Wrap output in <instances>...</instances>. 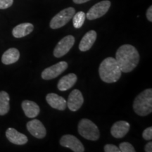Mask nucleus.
<instances>
[{
  "instance_id": "f257e3e1",
  "label": "nucleus",
  "mask_w": 152,
  "mask_h": 152,
  "mask_svg": "<svg viewBox=\"0 0 152 152\" xmlns=\"http://www.w3.org/2000/svg\"><path fill=\"white\" fill-rule=\"evenodd\" d=\"M115 60L123 73L132 71L140 62V54L134 47L130 45H123L118 49Z\"/></svg>"
},
{
  "instance_id": "f03ea898",
  "label": "nucleus",
  "mask_w": 152,
  "mask_h": 152,
  "mask_svg": "<svg viewBox=\"0 0 152 152\" xmlns=\"http://www.w3.org/2000/svg\"><path fill=\"white\" fill-rule=\"evenodd\" d=\"M99 73L102 80L106 83H113L121 78L122 71L115 58L107 57L101 63Z\"/></svg>"
},
{
  "instance_id": "7ed1b4c3",
  "label": "nucleus",
  "mask_w": 152,
  "mask_h": 152,
  "mask_svg": "<svg viewBox=\"0 0 152 152\" xmlns=\"http://www.w3.org/2000/svg\"><path fill=\"white\" fill-rule=\"evenodd\" d=\"M133 109L140 116H146L152 112V90L147 89L134 99Z\"/></svg>"
},
{
  "instance_id": "20e7f679",
  "label": "nucleus",
  "mask_w": 152,
  "mask_h": 152,
  "mask_svg": "<svg viewBox=\"0 0 152 152\" xmlns=\"http://www.w3.org/2000/svg\"><path fill=\"white\" fill-rule=\"evenodd\" d=\"M77 130L80 135L92 141H96L99 138V130L98 127L89 119H82L77 125Z\"/></svg>"
},
{
  "instance_id": "39448f33",
  "label": "nucleus",
  "mask_w": 152,
  "mask_h": 152,
  "mask_svg": "<svg viewBox=\"0 0 152 152\" xmlns=\"http://www.w3.org/2000/svg\"><path fill=\"white\" fill-rule=\"evenodd\" d=\"M75 14V10L73 7H68L61 11L51 20L49 23L50 28L52 29H58L63 27L71 20Z\"/></svg>"
},
{
  "instance_id": "423d86ee",
  "label": "nucleus",
  "mask_w": 152,
  "mask_h": 152,
  "mask_svg": "<svg viewBox=\"0 0 152 152\" xmlns=\"http://www.w3.org/2000/svg\"><path fill=\"white\" fill-rule=\"evenodd\" d=\"M111 7V1L109 0H104L96 3L88 11L86 17L88 20H95L104 16L108 12Z\"/></svg>"
},
{
  "instance_id": "0eeeda50",
  "label": "nucleus",
  "mask_w": 152,
  "mask_h": 152,
  "mask_svg": "<svg viewBox=\"0 0 152 152\" xmlns=\"http://www.w3.org/2000/svg\"><path fill=\"white\" fill-rule=\"evenodd\" d=\"M75 43V37L73 35H67L58 42L54 49V56L56 58L64 56L71 50Z\"/></svg>"
},
{
  "instance_id": "6e6552de",
  "label": "nucleus",
  "mask_w": 152,
  "mask_h": 152,
  "mask_svg": "<svg viewBox=\"0 0 152 152\" xmlns=\"http://www.w3.org/2000/svg\"><path fill=\"white\" fill-rule=\"evenodd\" d=\"M68 63L66 61H60L50 67L45 68L42 73V78L44 80H52L56 78L58 75L64 73L68 68Z\"/></svg>"
},
{
  "instance_id": "1a4fd4ad",
  "label": "nucleus",
  "mask_w": 152,
  "mask_h": 152,
  "mask_svg": "<svg viewBox=\"0 0 152 152\" xmlns=\"http://www.w3.org/2000/svg\"><path fill=\"white\" fill-rule=\"evenodd\" d=\"M60 144L64 147L69 148L74 152H84L85 147L76 137L72 134H65L60 140Z\"/></svg>"
},
{
  "instance_id": "9d476101",
  "label": "nucleus",
  "mask_w": 152,
  "mask_h": 152,
  "mask_svg": "<svg viewBox=\"0 0 152 152\" xmlns=\"http://www.w3.org/2000/svg\"><path fill=\"white\" fill-rule=\"evenodd\" d=\"M26 127L28 132L35 138L42 139L46 136V128L39 120L34 119L29 121L26 125Z\"/></svg>"
},
{
  "instance_id": "9b49d317",
  "label": "nucleus",
  "mask_w": 152,
  "mask_h": 152,
  "mask_svg": "<svg viewBox=\"0 0 152 152\" xmlns=\"http://www.w3.org/2000/svg\"><path fill=\"white\" fill-rule=\"evenodd\" d=\"M83 102L84 99L82 92L79 90H73L68 96L66 104L71 111H77L83 106Z\"/></svg>"
},
{
  "instance_id": "f8f14e48",
  "label": "nucleus",
  "mask_w": 152,
  "mask_h": 152,
  "mask_svg": "<svg viewBox=\"0 0 152 152\" xmlns=\"http://www.w3.org/2000/svg\"><path fill=\"white\" fill-rule=\"evenodd\" d=\"M130 128V125L125 121H120L115 123L111 128V135L113 137L123 138L128 134Z\"/></svg>"
},
{
  "instance_id": "ddd939ff",
  "label": "nucleus",
  "mask_w": 152,
  "mask_h": 152,
  "mask_svg": "<svg viewBox=\"0 0 152 152\" xmlns=\"http://www.w3.org/2000/svg\"><path fill=\"white\" fill-rule=\"evenodd\" d=\"M46 101L51 107L59 111H64L67 106L65 99L55 93H49L47 94Z\"/></svg>"
},
{
  "instance_id": "4468645a",
  "label": "nucleus",
  "mask_w": 152,
  "mask_h": 152,
  "mask_svg": "<svg viewBox=\"0 0 152 152\" xmlns=\"http://www.w3.org/2000/svg\"><path fill=\"white\" fill-rule=\"evenodd\" d=\"M6 137L11 143L17 145H23L28 141V137L25 134L19 132L16 129L9 128L6 131Z\"/></svg>"
},
{
  "instance_id": "2eb2a0df",
  "label": "nucleus",
  "mask_w": 152,
  "mask_h": 152,
  "mask_svg": "<svg viewBox=\"0 0 152 152\" xmlns=\"http://www.w3.org/2000/svg\"><path fill=\"white\" fill-rule=\"evenodd\" d=\"M96 31L94 30H90L82 38L80 42L79 45V49L81 52H87L92 48L96 39Z\"/></svg>"
},
{
  "instance_id": "dca6fc26",
  "label": "nucleus",
  "mask_w": 152,
  "mask_h": 152,
  "mask_svg": "<svg viewBox=\"0 0 152 152\" xmlns=\"http://www.w3.org/2000/svg\"><path fill=\"white\" fill-rule=\"evenodd\" d=\"M25 115L30 118H33L39 115L40 109L39 106L33 101L24 100L21 104Z\"/></svg>"
},
{
  "instance_id": "f3484780",
  "label": "nucleus",
  "mask_w": 152,
  "mask_h": 152,
  "mask_svg": "<svg viewBox=\"0 0 152 152\" xmlns=\"http://www.w3.org/2000/svg\"><path fill=\"white\" fill-rule=\"evenodd\" d=\"M77 75L74 73H69L61 78L58 81L57 87L60 91H66L71 89L77 82Z\"/></svg>"
},
{
  "instance_id": "a211bd4d",
  "label": "nucleus",
  "mask_w": 152,
  "mask_h": 152,
  "mask_svg": "<svg viewBox=\"0 0 152 152\" xmlns=\"http://www.w3.org/2000/svg\"><path fill=\"white\" fill-rule=\"evenodd\" d=\"M34 26L30 23H24L16 26L12 30V35L16 38L26 37L33 31Z\"/></svg>"
},
{
  "instance_id": "6ab92c4d",
  "label": "nucleus",
  "mask_w": 152,
  "mask_h": 152,
  "mask_svg": "<svg viewBox=\"0 0 152 152\" xmlns=\"http://www.w3.org/2000/svg\"><path fill=\"white\" fill-rule=\"evenodd\" d=\"M20 58V52L16 48L7 49L1 56V62L5 65H10L18 61Z\"/></svg>"
},
{
  "instance_id": "aec40b11",
  "label": "nucleus",
  "mask_w": 152,
  "mask_h": 152,
  "mask_svg": "<svg viewBox=\"0 0 152 152\" xmlns=\"http://www.w3.org/2000/svg\"><path fill=\"white\" fill-rule=\"evenodd\" d=\"M10 97L7 92L4 91L0 92V115H4L10 109L9 105Z\"/></svg>"
},
{
  "instance_id": "412c9836",
  "label": "nucleus",
  "mask_w": 152,
  "mask_h": 152,
  "mask_svg": "<svg viewBox=\"0 0 152 152\" xmlns=\"http://www.w3.org/2000/svg\"><path fill=\"white\" fill-rule=\"evenodd\" d=\"M85 18H86V14L83 11H79V12L74 14L73 18H72L74 28H77V29L80 28L84 24Z\"/></svg>"
},
{
  "instance_id": "4be33fe9",
  "label": "nucleus",
  "mask_w": 152,
  "mask_h": 152,
  "mask_svg": "<svg viewBox=\"0 0 152 152\" xmlns=\"http://www.w3.org/2000/svg\"><path fill=\"white\" fill-rule=\"evenodd\" d=\"M119 149L121 152H135L133 146L129 142H122L119 144Z\"/></svg>"
},
{
  "instance_id": "5701e85b",
  "label": "nucleus",
  "mask_w": 152,
  "mask_h": 152,
  "mask_svg": "<svg viewBox=\"0 0 152 152\" xmlns=\"http://www.w3.org/2000/svg\"><path fill=\"white\" fill-rule=\"evenodd\" d=\"M142 137L145 140L149 141L151 140L152 139V128L151 127H149V128H146L145 130L142 132Z\"/></svg>"
},
{
  "instance_id": "b1692460",
  "label": "nucleus",
  "mask_w": 152,
  "mask_h": 152,
  "mask_svg": "<svg viewBox=\"0 0 152 152\" xmlns=\"http://www.w3.org/2000/svg\"><path fill=\"white\" fill-rule=\"evenodd\" d=\"M104 150L105 152H121L118 147L111 144H106L104 147Z\"/></svg>"
},
{
  "instance_id": "393cba45",
  "label": "nucleus",
  "mask_w": 152,
  "mask_h": 152,
  "mask_svg": "<svg viewBox=\"0 0 152 152\" xmlns=\"http://www.w3.org/2000/svg\"><path fill=\"white\" fill-rule=\"evenodd\" d=\"M14 0H0V9H6L11 7Z\"/></svg>"
},
{
  "instance_id": "a878e982",
  "label": "nucleus",
  "mask_w": 152,
  "mask_h": 152,
  "mask_svg": "<svg viewBox=\"0 0 152 152\" xmlns=\"http://www.w3.org/2000/svg\"><path fill=\"white\" fill-rule=\"evenodd\" d=\"M147 18L150 22L152 21V7L150 6L147 11Z\"/></svg>"
},
{
  "instance_id": "bb28decb",
  "label": "nucleus",
  "mask_w": 152,
  "mask_h": 152,
  "mask_svg": "<svg viewBox=\"0 0 152 152\" xmlns=\"http://www.w3.org/2000/svg\"><path fill=\"white\" fill-rule=\"evenodd\" d=\"M144 151L146 152H151L152 151V142L150 141L149 143H147L144 147Z\"/></svg>"
},
{
  "instance_id": "cd10ccee",
  "label": "nucleus",
  "mask_w": 152,
  "mask_h": 152,
  "mask_svg": "<svg viewBox=\"0 0 152 152\" xmlns=\"http://www.w3.org/2000/svg\"><path fill=\"white\" fill-rule=\"evenodd\" d=\"M73 1L74 3L77 4H80L87 2V1H89L90 0H73Z\"/></svg>"
}]
</instances>
